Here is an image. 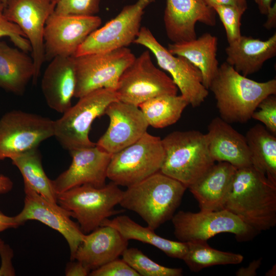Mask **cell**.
I'll return each mask as SVG.
<instances>
[{"label":"cell","mask_w":276,"mask_h":276,"mask_svg":"<svg viewBox=\"0 0 276 276\" xmlns=\"http://www.w3.org/2000/svg\"><path fill=\"white\" fill-rule=\"evenodd\" d=\"M101 23V18L97 15H63L53 12L44 30L45 60L74 56L79 47Z\"/></svg>","instance_id":"obj_15"},{"label":"cell","mask_w":276,"mask_h":276,"mask_svg":"<svg viewBox=\"0 0 276 276\" xmlns=\"http://www.w3.org/2000/svg\"><path fill=\"white\" fill-rule=\"evenodd\" d=\"M90 276H140L122 259L112 260L91 271Z\"/></svg>","instance_id":"obj_37"},{"label":"cell","mask_w":276,"mask_h":276,"mask_svg":"<svg viewBox=\"0 0 276 276\" xmlns=\"http://www.w3.org/2000/svg\"><path fill=\"white\" fill-rule=\"evenodd\" d=\"M128 240L118 231L102 225L85 234L75 255L90 272L119 258L128 247Z\"/></svg>","instance_id":"obj_20"},{"label":"cell","mask_w":276,"mask_h":276,"mask_svg":"<svg viewBox=\"0 0 276 276\" xmlns=\"http://www.w3.org/2000/svg\"><path fill=\"white\" fill-rule=\"evenodd\" d=\"M214 10L222 22L226 33L228 43L237 40L241 34V19L246 8L233 6L214 5Z\"/></svg>","instance_id":"obj_33"},{"label":"cell","mask_w":276,"mask_h":276,"mask_svg":"<svg viewBox=\"0 0 276 276\" xmlns=\"http://www.w3.org/2000/svg\"><path fill=\"white\" fill-rule=\"evenodd\" d=\"M178 89L172 78L154 65L147 50L122 74L116 92L118 100L139 107L158 96L177 95Z\"/></svg>","instance_id":"obj_9"},{"label":"cell","mask_w":276,"mask_h":276,"mask_svg":"<svg viewBox=\"0 0 276 276\" xmlns=\"http://www.w3.org/2000/svg\"><path fill=\"white\" fill-rule=\"evenodd\" d=\"M102 225L114 228L128 241L135 240L154 246L172 258L182 260L187 251L186 242L172 241L160 237L154 230L148 226L141 225L127 215L107 219Z\"/></svg>","instance_id":"obj_27"},{"label":"cell","mask_w":276,"mask_h":276,"mask_svg":"<svg viewBox=\"0 0 276 276\" xmlns=\"http://www.w3.org/2000/svg\"><path fill=\"white\" fill-rule=\"evenodd\" d=\"M210 7L214 5L233 6L247 8V0H204Z\"/></svg>","instance_id":"obj_41"},{"label":"cell","mask_w":276,"mask_h":276,"mask_svg":"<svg viewBox=\"0 0 276 276\" xmlns=\"http://www.w3.org/2000/svg\"><path fill=\"white\" fill-rule=\"evenodd\" d=\"M118 100L116 90L109 88L99 89L79 98L76 104L54 121V136L69 151L95 146L89 137L92 123L104 114L109 104Z\"/></svg>","instance_id":"obj_6"},{"label":"cell","mask_w":276,"mask_h":276,"mask_svg":"<svg viewBox=\"0 0 276 276\" xmlns=\"http://www.w3.org/2000/svg\"><path fill=\"white\" fill-rule=\"evenodd\" d=\"M167 49L172 54L185 57L197 67L201 73L203 85L209 89L219 68L216 36L205 33L191 40L169 43Z\"/></svg>","instance_id":"obj_25"},{"label":"cell","mask_w":276,"mask_h":276,"mask_svg":"<svg viewBox=\"0 0 276 276\" xmlns=\"http://www.w3.org/2000/svg\"><path fill=\"white\" fill-rule=\"evenodd\" d=\"M123 191L111 182L97 188L83 185L57 194V203L76 219L84 234L101 226L110 217L122 213L116 210Z\"/></svg>","instance_id":"obj_5"},{"label":"cell","mask_w":276,"mask_h":276,"mask_svg":"<svg viewBox=\"0 0 276 276\" xmlns=\"http://www.w3.org/2000/svg\"><path fill=\"white\" fill-rule=\"evenodd\" d=\"M213 93L220 117L229 124L245 123L260 102L270 95H276V80L257 82L243 76L226 61L209 88Z\"/></svg>","instance_id":"obj_2"},{"label":"cell","mask_w":276,"mask_h":276,"mask_svg":"<svg viewBox=\"0 0 276 276\" xmlns=\"http://www.w3.org/2000/svg\"><path fill=\"white\" fill-rule=\"evenodd\" d=\"M216 15L204 0H166L164 21L167 36L172 43L194 39L197 22L213 27Z\"/></svg>","instance_id":"obj_19"},{"label":"cell","mask_w":276,"mask_h":276,"mask_svg":"<svg viewBox=\"0 0 276 276\" xmlns=\"http://www.w3.org/2000/svg\"><path fill=\"white\" fill-rule=\"evenodd\" d=\"M267 18L264 27L267 30L273 29L276 26V4L272 6L267 14Z\"/></svg>","instance_id":"obj_43"},{"label":"cell","mask_w":276,"mask_h":276,"mask_svg":"<svg viewBox=\"0 0 276 276\" xmlns=\"http://www.w3.org/2000/svg\"><path fill=\"white\" fill-rule=\"evenodd\" d=\"M1 4H3L2 0H0V5Z\"/></svg>","instance_id":"obj_50"},{"label":"cell","mask_w":276,"mask_h":276,"mask_svg":"<svg viewBox=\"0 0 276 276\" xmlns=\"http://www.w3.org/2000/svg\"><path fill=\"white\" fill-rule=\"evenodd\" d=\"M226 62L247 77L259 71L264 63L276 55V33L263 40L241 35L225 49Z\"/></svg>","instance_id":"obj_24"},{"label":"cell","mask_w":276,"mask_h":276,"mask_svg":"<svg viewBox=\"0 0 276 276\" xmlns=\"http://www.w3.org/2000/svg\"><path fill=\"white\" fill-rule=\"evenodd\" d=\"M54 134V121L21 110L9 111L0 119V160L38 148Z\"/></svg>","instance_id":"obj_11"},{"label":"cell","mask_w":276,"mask_h":276,"mask_svg":"<svg viewBox=\"0 0 276 276\" xmlns=\"http://www.w3.org/2000/svg\"><path fill=\"white\" fill-rule=\"evenodd\" d=\"M189 105L181 95H164L143 102L139 107L149 126L162 128L177 122Z\"/></svg>","instance_id":"obj_30"},{"label":"cell","mask_w":276,"mask_h":276,"mask_svg":"<svg viewBox=\"0 0 276 276\" xmlns=\"http://www.w3.org/2000/svg\"><path fill=\"white\" fill-rule=\"evenodd\" d=\"M164 158L162 139L146 132L132 144L112 154L107 178L118 186L130 187L159 172Z\"/></svg>","instance_id":"obj_7"},{"label":"cell","mask_w":276,"mask_h":276,"mask_svg":"<svg viewBox=\"0 0 276 276\" xmlns=\"http://www.w3.org/2000/svg\"><path fill=\"white\" fill-rule=\"evenodd\" d=\"M186 243L187 251L182 260L192 271L198 272L203 268L215 265L238 264L241 263L244 258L239 254L212 248L207 241Z\"/></svg>","instance_id":"obj_31"},{"label":"cell","mask_w":276,"mask_h":276,"mask_svg":"<svg viewBox=\"0 0 276 276\" xmlns=\"http://www.w3.org/2000/svg\"><path fill=\"white\" fill-rule=\"evenodd\" d=\"M276 266L275 264L272 266V267L268 270L267 272L265 273V275L266 276H275L276 274Z\"/></svg>","instance_id":"obj_46"},{"label":"cell","mask_w":276,"mask_h":276,"mask_svg":"<svg viewBox=\"0 0 276 276\" xmlns=\"http://www.w3.org/2000/svg\"><path fill=\"white\" fill-rule=\"evenodd\" d=\"M237 169L228 163L217 162L188 187L198 201L200 211L224 209Z\"/></svg>","instance_id":"obj_23"},{"label":"cell","mask_w":276,"mask_h":276,"mask_svg":"<svg viewBox=\"0 0 276 276\" xmlns=\"http://www.w3.org/2000/svg\"><path fill=\"white\" fill-rule=\"evenodd\" d=\"M4 4L0 5V38L8 36L17 48L25 52L31 51L30 42L20 28L4 15Z\"/></svg>","instance_id":"obj_36"},{"label":"cell","mask_w":276,"mask_h":276,"mask_svg":"<svg viewBox=\"0 0 276 276\" xmlns=\"http://www.w3.org/2000/svg\"><path fill=\"white\" fill-rule=\"evenodd\" d=\"M122 259L135 270L140 276H180L182 269L161 265L145 255L136 248H127Z\"/></svg>","instance_id":"obj_32"},{"label":"cell","mask_w":276,"mask_h":276,"mask_svg":"<svg viewBox=\"0 0 276 276\" xmlns=\"http://www.w3.org/2000/svg\"><path fill=\"white\" fill-rule=\"evenodd\" d=\"M171 220L175 236L182 242L207 241L223 233L233 234L238 241L245 242L259 233L225 209L197 213L179 211Z\"/></svg>","instance_id":"obj_8"},{"label":"cell","mask_w":276,"mask_h":276,"mask_svg":"<svg viewBox=\"0 0 276 276\" xmlns=\"http://www.w3.org/2000/svg\"><path fill=\"white\" fill-rule=\"evenodd\" d=\"M262 258L255 260L251 262L246 267L240 268L236 272L237 276H255L257 275V270L262 263Z\"/></svg>","instance_id":"obj_40"},{"label":"cell","mask_w":276,"mask_h":276,"mask_svg":"<svg viewBox=\"0 0 276 276\" xmlns=\"http://www.w3.org/2000/svg\"><path fill=\"white\" fill-rule=\"evenodd\" d=\"M104 114L109 118V126L96 145L111 154L137 141L149 126L138 106L119 100L109 104Z\"/></svg>","instance_id":"obj_17"},{"label":"cell","mask_w":276,"mask_h":276,"mask_svg":"<svg viewBox=\"0 0 276 276\" xmlns=\"http://www.w3.org/2000/svg\"><path fill=\"white\" fill-rule=\"evenodd\" d=\"M187 189L180 181L159 171L127 187L119 204L136 213L155 231L171 219Z\"/></svg>","instance_id":"obj_3"},{"label":"cell","mask_w":276,"mask_h":276,"mask_svg":"<svg viewBox=\"0 0 276 276\" xmlns=\"http://www.w3.org/2000/svg\"><path fill=\"white\" fill-rule=\"evenodd\" d=\"M89 272L82 263L77 260L68 263L65 270L66 276H86Z\"/></svg>","instance_id":"obj_39"},{"label":"cell","mask_w":276,"mask_h":276,"mask_svg":"<svg viewBox=\"0 0 276 276\" xmlns=\"http://www.w3.org/2000/svg\"><path fill=\"white\" fill-rule=\"evenodd\" d=\"M52 1H53L55 3H58V2L59 1H60V0H52Z\"/></svg>","instance_id":"obj_49"},{"label":"cell","mask_w":276,"mask_h":276,"mask_svg":"<svg viewBox=\"0 0 276 276\" xmlns=\"http://www.w3.org/2000/svg\"><path fill=\"white\" fill-rule=\"evenodd\" d=\"M262 15H266L271 8L272 0H253Z\"/></svg>","instance_id":"obj_45"},{"label":"cell","mask_w":276,"mask_h":276,"mask_svg":"<svg viewBox=\"0 0 276 276\" xmlns=\"http://www.w3.org/2000/svg\"><path fill=\"white\" fill-rule=\"evenodd\" d=\"M2 1H3V3L4 5H5L7 1V0H2Z\"/></svg>","instance_id":"obj_48"},{"label":"cell","mask_w":276,"mask_h":276,"mask_svg":"<svg viewBox=\"0 0 276 276\" xmlns=\"http://www.w3.org/2000/svg\"><path fill=\"white\" fill-rule=\"evenodd\" d=\"M251 165L276 182V136L263 125L257 124L245 135Z\"/></svg>","instance_id":"obj_28"},{"label":"cell","mask_w":276,"mask_h":276,"mask_svg":"<svg viewBox=\"0 0 276 276\" xmlns=\"http://www.w3.org/2000/svg\"><path fill=\"white\" fill-rule=\"evenodd\" d=\"M133 43L146 48L155 56L158 65L168 72L182 96L193 107H197L205 101L208 89L202 83L200 71L183 57L171 53L162 45L151 31L141 28Z\"/></svg>","instance_id":"obj_13"},{"label":"cell","mask_w":276,"mask_h":276,"mask_svg":"<svg viewBox=\"0 0 276 276\" xmlns=\"http://www.w3.org/2000/svg\"><path fill=\"white\" fill-rule=\"evenodd\" d=\"M11 159L21 173L24 185L29 187L47 199L57 203V194L53 188L52 180L48 178L43 170L38 148Z\"/></svg>","instance_id":"obj_29"},{"label":"cell","mask_w":276,"mask_h":276,"mask_svg":"<svg viewBox=\"0 0 276 276\" xmlns=\"http://www.w3.org/2000/svg\"><path fill=\"white\" fill-rule=\"evenodd\" d=\"M74 57L76 73L74 97L79 99L101 88L116 90L122 74L135 58L127 47Z\"/></svg>","instance_id":"obj_10"},{"label":"cell","mask_w":276,"mask_h":276,"mask_svg":"<svg viewBox=\"0 0 276 276\" xmlns=\"http://www.w3.org/2000/svg\"><path fill=\"white\" fill-rule=\"evenodd\" d=\"M24 192V205L22 211L14 216L15 221L21 225L29 220H37L58 232L68 244L71 261L74 260L76 250L85 235L79 224L72 221L68 212L57 203L47 199L26 185Z\"/></svg>","instance_id":"obj_16"},{"label":"cell","mask_w":276,"mask_h":276,"mask_svg":"<svg viewBox=\"0 0 276 276\" xmlns=\"http://www.w3.org/2000/svg\"><path fill=\"white\" fill-rule=\"evenodd\" d=\"M56 4L52 0H7L4 5L3 13L6 18L20 28L30 42L35 70L33 84L36 83L45 60L44 30Z\"/></svg>","instance_id":"obj_14"},{"label":"cell","mask_w":276,"mask_h":276,"mask_svg":"<svg viewBox=\"0 0 276 276\" xmlns=\"http://www.w3.org/2000/svg\"><path fill=\"white\" fill-rule=\"evenodd\" d=\"M224 209L259 233L276 225V182L253 166L237 169Z\"/></svg>","instance_id":"obj_1"},{"label":"cell","mask_w":276,"mask_h":276,"mask_svg":"<svg viewBox=\"0 0 276 276\" xmlns=\"http://www.w3.org/2000/svg\"><path fill=\"white\" fill-rule=\"evenodd\" d=\"M0 256L2 260L0 275H15V270L11 261L13 251L9 245L5 244V243L0 245Z\"/></svg>","instance_id":"obj_38"},{"label":"cell","mask_w":276,"mask_h":276,"mask_svg":"<svg viewBox=\"0 0 276 276\" xmlns=\"http://www.w3.org/2000/svg\"><path fill=\"white\" fill-rule=\"evenodd\" d=\"M101 0H60L54 13L58 15L90 16L100 11Z\"/></svg>","instance_id":"obj_34"},{"label":"cell","mask_w":276,"mask_h":276,"mask_svg":"<svg viewBox=\"0 0 276 276\" xmlns=\"http://www.w3.org/2000/svg\"><path fill=\"white\" fill-rule=\"evenodd\" d=\"M155 1L137 0L125 6L115 17L88 36L74 57L107 52L133 43L140 32L145 9Z\"/></svg>","instance_id":"obj_12"},{"label":"cell","mask_w":276,"mask_h":276,"mask_svg":"<svg viewBox=\"0 0 276 276\" xmlns=\"http://www.w3.org/2000/svg\"><path fill=\"white\" fill-rule=\"evenodd\" d=\"M19 226L14 217L6 216L0 211V233L9 228H17Z\"/></svg>","instance_id":"obj_42"},{"label":"cell","mask_w":276,"mask_h":276,"mask_svg":"<svg viewBox=\"0 0 276 276\" xmlns=\"http://www.w3.org/2000/svg\"><path fill=\"white\" fill-rule=\"evenodd\" d=\"M165 158L160 172L187 189L215 163L206 134L196 130L175 131L162 139Z\"/></svg>","instance_id":"obj_4"},{"label":"cell","mask_w":276,"mask_h":276,"mask_svg":"<svg viewBox=\"0 0 276 276\" xmlns=\"http://www.w3.org/2000/svg\"><path fill=\"white\" fill-rule=\"evenodd\" d=\"M251 118L259 121L272 133L276 135V96L264 98L253 112Z\"/></svg>","instance_id":"obj_35"},{"label":"cell","mask_w":276,"mask_h":276,"mask_svg":"<svg viewBox=\"0 0 276 276\" xmlns=\"http://www.w3.org/2000/svg\"><path fill=\"white\" fill-rule=\"evenodd\" d=\"M205 134L215 162H227L237 169L252 165L245 136L220 117L212 120Z\"/></svg>","instance_id":"obj_22"},{"label":"cell","mask_w":276,"mask_h":276,"mask_svg":"<svg viewBox=\"0 0 276 276\" xmlns=\"http://www.w3.org/2000/svg\"><path fill=\"white\" fill-rule=\"evenodd\" d=\"M72 160L68 168L55 179L52 186L58 194L83 185L101 187L105 185L112 154L94 146L70 151Z\"/></svg>","instance_id":"obj_18"},{"label":"cell","mask_w":276,"mask_h":276,"mask_svg":"<svg viewBox=\"0 0 276 276\" xmlns=\"http://www.w3.org/2000/svg\"><path fill=\"white\" fill-rule=\"evenodd\" d=\"M13 187V183L9 177L0 174V194L8 193Z\"/></svg>","instance_id":"obj_44"},{"label":"cell","mask_w":276,"mask_h":276,"mask_svg":"<svg viewBox=\"0 0 276 276\" xmlns=\"http://www.w3.org/2000/svg\"><path fill=\"white\" fill-rule=\"evenodd\" d=\"M32 57L18 48L0 41V87L22 95L34 75Z\"/></svg>","instance_id":"obj_26"},{"label":"cell","mask_w":276,"mask_h":276,"mask_svg":"<svg viewBox=\"0 0 276 276\" xmlns=\"http://www.w3.org/2000/svg\"><path fill=\"white\" fill-rule=\"evenodd\" d=\"M4 242L0 238V245L4 243Z\"/></svg>","instance_id":"obj_47"},{"label":"cell","mask_w":276,"mask_h":276,"mask_svg":"<svg viewBox=\"0 0 276 276\" xmlns=\"http://www.w3.org/2000/svg\"><path fill=\"white\" fill-rule=\"evenodd\" d=\"M76 85L75 57H56L51 60L41 83L48 105L63 113L72 106Z\"/></svg>","instance_id":"obj_21"}]
</instances>
